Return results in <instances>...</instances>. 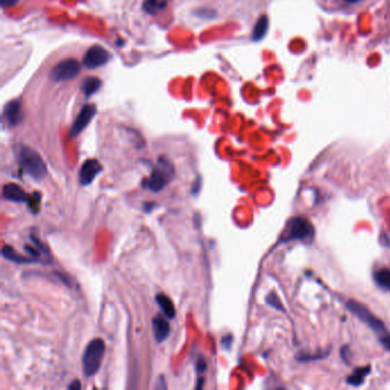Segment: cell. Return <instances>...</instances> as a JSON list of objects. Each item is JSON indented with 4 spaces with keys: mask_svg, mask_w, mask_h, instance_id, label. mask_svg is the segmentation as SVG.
Instances as JSON below:
<instances>
[{
    "mask_svg": "<svg viewBox=\"0 0 390 390\" xmlns=\"http://www.w3.org/2000/svg\"><path fill=\"white\" fill-rule=\"evenodd\" d=\"M347 308L349 309L352 314H355L361 322H364L368 325V326L377 334L379 341L381 342L384 349L390 351V333L382 320L379 319L377 316L371 313L364 304L357 302L355 300L348 301Z\"/></svg>",
    "mask_w": 390,
    "mask_h": 390,
    "instance_id": "cell-1",
    "label": "cell"
},
{
    "mask_svg": "<svg viewBox=\"0 0 390 390\" xmlns=\"http://www.w3.org/2000/svg\"><path fill=\"white\" fill-rule=\"evenodd\" d=\"M16 156L22 169L34 180H43L47 174V167H46L43 158L31 148L20 146L17 148Z\"/></svg>",
    "mask_w": 390,
    "mask_h": 390,
    "instance_id": "cell-2",
    "label": "cell"
},
{
    "mask_svg": "<svg viewBox=\"0 0 390 390\" xmlns=\"http://www.w3.org/2000/svg\"><path fill=\"white\" fill-rule=\"evenodd\" d=\"M174 176V167L166 158H159L158 164L149 178L143 181V188L151 192H159L169 184Z\"/></svg>",
    "mask_w": 390,
    "mask_h": 390,
    "instance_id": "cell-3",
    "label": "cell"
},
{
    "mask_svg": "<svg viewBox=\"0 0 390 390\" xmlns=\"http://www.w3.org/2000/svg\"><path fill=\"white\" fill-rule=\"evenodd\" d=\"M105 352V345L102 339H94L85 348L82 355V370L86 377H93L100 370Z\"/></svg>",
    "mask_w": 390,
    "mask_h": 390,
    "instance_id": "cell-4",
    "label": "cell"
},
{
    "mask_svg": "<svg viewBox=\"0 0 390 390\" xmlns=\"http://www.w3.org/2000/svg\"><path fill=\"white\" fill-rule=\"evenodd\" d=\"M314 236L315 229L312 222L303 216H294L287 222L284 233L281 237V243L312 239Z\"/></svg>",
    "mask_w": 390,
    "mask_h": 390,
    "instance_id": "cell-5",
    "label": "cell"
},
{
    "mask_svg": "<svg viewBox=\"0 0 390 390\" xmlns=\"http://www.w3.org/2000/svg\"><path fill=\"white\" fill-rule=\"evenodd\" d=\"M80 72V64L77 60L68 59L60 62L52 70V79L54 81H67L76 78Z\"/></svg>",
    "mask_w": 390,
    "mask_h": 390,
    "instance_id": "cell-6",
    "label": "cell"
},
{
    "mask_svg": "<svg viewBox=\"0 0 390 390\" xmlns=\"http://www.w3.org/2000/svg\"><path fill=\"white\" fill-rule=\"evenodd\" d=\"M110 60V54L101 46H93L83 57V66L88 69H95L104 66Z\"/></svg>",
    "mask_w": 390,
    "mask_h": 390,
    "instance_id": "cell-7",
    "label": "cell"
},
{
    "mask_svg": "<svg viewBox=\"0 0 390 390\" xmlns=\"http://www.w3.org/2000/svg\"><path fill=\"white\" fill-rule=\"evenodd\" d=\"M95 114H96L95 105L87 104L83 106L80 113H79L78 117L76 118L75 123H73L72 125L71 131H70V136L75 137L79 135V134L86 128L87 125L91 123V120L93 119V117H94Z\"/></svg>",
    "mask_w": 390,
    "mask_h": 390,
    "instance_id": "cell-8",
    "label": "cell"
},
{
    "mask_svg": "<svg viewBox=\"0 0 390 390\" xmlns=\"http://www.w3.org/2000/svg\"><path fill=\"white\" fill-rule=\"evenodd\" d=\"M102 172V166L96 159H88L83 162L79 172V181L81 185H90Z\"/></svg>",
    "mask_w": 390,
    "mask_h": 390,
    "instance_id": "cell-9",
    "label": "cell"
},
{
    "mask_svg": "<svg viewBox=\"0 0 390 390\" xmlns=\"http://www.w3.org/2000/svg\"><path fill=\"white\" fill-rule=\"evenodd\" d=\"M3 196L5 199L15 203H29L30 207L32 206V202L35 201V198H31L24 190H23L20 185L8 183L4 185L3 188Z\"/></svg>",
    "mask_w": 390,
    "mask_h": 390,
    "instance_id": "cell-10",
    "label": "cell"
},
{
    "mask_svg": "<svg viewBox=\"0 0 390 390\" xmlns=\"http://www.w3.org/2000/svg\"><path fill=\"white\" fill-rule=\"evenodd\" d=\"M4 118L9 126H16L17 124H20L23 118L21 102L17 100L8 102L4 109Z\"/></svg>",
    "mask_w": 390,
    "mask_h": 390,
    "instance_id": "cell-11",
    "label": "cell"
},
{
    "mask_svg": "<svg viewBox=\"0 0 390 390\" xmlns=\"http://www.w3.org/2000/svg\"><path fill=\"white\" fill-rule=\"evenodd\" d=\"M152 331H154L155 339L158 343L165 341L170 334V324L165 317L158 315L152 319Z\"/></svg>",
    "mask_w": 390,
    "mask_h": 390,
    "instance_id": "cell-12",
    "label": "cell"
},
{
    "mask_svg": "<svg viewBox=\"0 0 390 390\" xmlns=\"http://www.w3.org/2000/svg\"><path fill=\"white\" fill-rule=\"evenodd\" d=\"M371 372V366H363V368L355 369L354 373L347 378V383L354 387H359L364 382L366 375Z\"/></svg>",
    "mask_w": 390,
    "mask_h": 390,
    "instance_id": "cell-13",
    "label": "cell"
},
{
    "mask_svg": "<svg viewBox=\"0 0 390 390\" xmlns=\"http://www.w3.org/2000/svg\"><path fill=\"white\" fill-rule=\"evenodd\" d=\"M171 0H146L143 4V11L151 15L165 11Z\"/></svg>",
    "mask_w": 390,
    "mask_h": 390,
    "instance_id": "cell-14",
    "label": "cell"
},
{
    "mask_svg": "<svg viewBox=\"0 0 390 390\" xmlns=\"http://www.w3.org/2000/svg\"><path fill=\"white\" fill-rule=\"evenodd\" d=\"M3 257L6 258L9 261H13L15 263H34L36 262V259L34 258H25L23 255L16 253L11 246L5 245L3 247Z\"/></svg>",
    "mask_w": 390,
    "mask_h": 390,
    "instance_id": "cell-15",
    "label": "cell"
},
{
    "mask_svg": "<svg viewBox=\"0 0 390 390\" xmlns=\"http://www.w3.org/2000/svg\"><path fill=\"white\" fill-rule=\"evenodd\" d=\"M156 301H157V303L159 304V307L161 308L162 313L165 314L167 318H174L175 317L174 304L170 300L169 296L165 295V294H157Z\"/></svg>",
    "mask_w": 390,
    "mask_h": 390,
    "instance_id": "cell-16",
    "label": "cell"
},
{
    "mask_svg": "<svg viewBox=\"0 0 390 390\" xmlns=\"http://www.w3.org/2000/svg\"><path fill=\"white\" fill-rule=\"evenodd\" d=\"M269 26V20L266 15H262L259 17V20L255 24L252 34V38L254 41L261 40L264 36H266Z\"/></svg>",
    "mask_w": 390,
    "mask_h": 390,
    "instance_id": "cell-17",
    "label": "cell"
},
{
    "mask_svg": "<svg viewBox=\"0 0 390 390\" xmlns=\"http://www.w3.org/2000/svg\"><path fill=\"white\" fill-rule=\"evenodd\" d=\"M373 278L377 284L381 287V289L390 291V270L386 268L379 269L374 272Z\"/></svg>",
    "mask_w": 390,
    "mask_h": 390,
    "instance_id": "cell-18",
    "label": "cell"
},
{
    "mask_svg": "<svg viewBox=\"0 0 390 390\" xmlns=\"http://www.w3.org/2000/svg\"><path fill=\"white\" fill-rule=\"evenodd\" d=\"M101 86V80L94 77H90L83 80L82 82V92L85 94L86 97L91 96L94 94V93L99 90Z\"/></svg>",
    "mask_w": 390,
    "mask_h": 390,
    "instance_id": "cell-19",
    "label": "cell"
},
{
    "mask_svg": "<svg viewBox=\"0 0 390 390\" xmlns=\"http://www.w3.org/2000/svg\"><path fill=\"white\" fill-rule=\"evenodd\" d=\"M267 303L270 304L271 307H273V308L281 310V312H284V309H283V305L280 302V299L277 298V295L275 293H271L270 295L268 296V298H267Z\"/></svg>",
    "mask_w": 390,
    "mask_h": 390,
    "instance_id": "cell-20",
    "label": "cell"
},
{
    "mask_svg": "<svg viewBox=\"0 0 390 390\" xmlns=\"http://www.w3.org/2000/svg\"><path fill=\"white\" fill-rule=\"evenodd\" d=\"M206 369H207V364H206L205 359H204L203 356H199L197 363H196V370L198 371L199 373H202V372H205Z\"/></svg>",
    "mask_w": 390,
    "mask_h": 390,
    "instance_id": "cell-21",
    "label": "cell"
},
{
    "mask_svg": "<svg viewBox=\"0 0 390 390\" xmlns=\"http://www.w3.org/2000/svg\"><path fill=\"white\" fill-rule=\"evenodd\" d=\"M231 342H233V337L231 336H226L224 337V339H222V345L225 346L226 349H229Z\"/></svg>",
    "mask_w": 390,
    "mask_h": 390,
    "instance_id": "cell-22",
    "label": "cell"
},
{
    "mask_svg": "<svg viewBox=\"0 0 390 390\" xmlns=\"http://www.w3.org/2000/svg\"><path fill=\"white\" fill-rule=\"evenodd\" d=\"M3 7H11L18 3V0H0Z\"/></svg>",
    "mask_w": 390,
    "mask_h": 390,
    "instance_id": "cell-23",
    "label": "cell"
},
{
    "mask_svg": "<svg viewBox=\"0 0 390 390\" xmlns=\"http://www.w3.org/2000/svg\"><path fill=\"white\" fill-rule=\"evenodd\" d=\"M68 388L69 389H80L81 388V384H80V382L77 381V380H76V381H73Z\"/></svg>",
    "mask_w": 390,
    "mask_h": 390,
    "instance_id": "cell-24",
    "label": "cell"
},
{
    "mask_svg": "<svg viewBox=\"0 0 390 390\" xmlns=\"http://www.w3.org/2000/svg\"><path fill=\"white\" fill-rule=\"evenodd\" d=\"M346 2L347 3H357V2H359V0H346Z\"/></svg>",
    "mask_w": 390,
    "mask_h": 390,
    "instance_id": "cell-25",
    "label": "cell"
}]
</instances>
